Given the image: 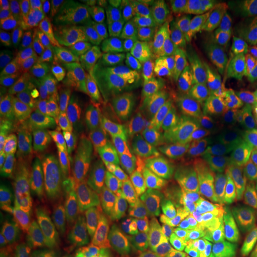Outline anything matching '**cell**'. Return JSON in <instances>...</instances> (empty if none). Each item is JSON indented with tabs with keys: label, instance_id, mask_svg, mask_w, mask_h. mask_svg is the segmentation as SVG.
I'll return each instance as SVG.
<instances>
[{
	"label": "cell",
	"instance_id": "cell-12",
	"mask_svg": "<svg viewBox=\"0 0 257 257\" xmlns=\"http://www.w3.org/2000/svg\"><path fill=\"white\" fill-rule=\"evenodd\" d=\"M200 68L210 80L212 87L219 96L221 105L237 113H246L256 100L244 85L239 75L223 60H212V63L200 64Z\"/></svg>",
	"mask_w": 257,
	"mask_h": 257
},
{
	"label": "cell",
	"instance_id": "cell-1",
	"mask_svg": "<svg viewBox=\"0 0 257 257\" xmlns=\"http://www.w3.org/2000/svg\"><path fill=\"white\" fill-rule=\"evenodd\" d=\"M225 43L213 11L184 2H166L136 43V56L146 64L214 60L226 51Z\"/></svg>",
	"mask_w": 257,
	"mask_h": 257
},
{
	"label": "cell",
	"instance_id": "cell-7",
	"mask_svg": "<svg viewBox=\"0 0 257 257\" xmlns=\"http://www.w3.org/2000/svg\"><path fill=\"white\" fill-rule=\"evenodd\" d=\"M216 220L230 257H257V244L238 199L220 182L216 191Z\"/></svg>",
	"mask_w": 257,
	"mask_h": 257
},
{
	"label": "cell",
	"instance_id": "cell-27",
	"mask_svg": "<svg viewBox=\"0 0 257 257\" xmlns=\"http://www.w3.org/2000/svg\"><path fill=\"white\" fill-rule=\"evenodd\" d=\"M48 8H49L57 50L55 60L51 64V67L55 68L56 64L60 62L64 54H66L67 47H68L73 32L75 30V9H74V2H72V0L48 2Z\"/></svg>",
	"mask_w": 257,
	"mask_h": 257
},
{
	"label": "cell",
	"instance_id": "cell-49",
	"mask_svg": "<svg viewBox=\"0 0 257 257\" xmlns=\"http://www.w3.org/2000/svg\"><path fill=\"white\" fill-rule=\"evenodd\" d=\"M252 121H253V125H255V127L257 128V104H256V106H255V108H253Z\"/></svg>",
	"mask_w": 257,
	"mask_h": 257
},
{
	"label": "cell",
	"instance_id": "cell-36",
	"mask_svg": "<svg viewBox=\"0 0 257 257\" xmlns=\"http://www.w3.org/2000/svg\"><path fill=\"white\" fill-rule=\"evenodd\" d=\"M76 25L98 24L106 27L105 2L101 0H75Z\"/></svg>",
	"mask_w": 257,
	"mask_h": 257
},
{
	"label": "cell",
	"instance_id": "cell-14",
	"mask_svg": "<svg viewBox=\"0 0 257 257\" xmlns=\"http://www.w3.org/2000/svg\"><path fill=\"white\" fill-rule=\"evenodd\" d=\"M127 179L144 204L156 201L166 189V175L147 155L135 149L127 167Z\"/></svg>",
	"mask_w": 257,
	"mask_h": 257
},
{
	"label": "cell",
	"instance_id": "cell-42",
	"mask_svg": "<svg viewBox=\"0 0 257 257\" xmlns=\"http://www.w3.org/2000/svg\"><path fill=\"white\" fill-rule=\"evenodd\" d=\"M78 238L79 242L87 249L88 246H92L93 244L99 243L98 229H96V226L91 220H85L80 225L78 229Z\"/></svg>",
	"mask_w": 257,
	"mask_h": 257
},
{
	"label": "cell",
	"instance_id": "cell-13",
	"mask_svg": "<svg viewBox=\"0 0 257 257\" xmlns=\"http://www.w3.org/2000/svg\"><path fill=\"white\" fill-rule=\"evenodd\" d=\"M231 117L229 110L220 104H198L172 118V123L193 142L202 140L216 133Z\"/></svg>",
	"mask_w": 257,
	"mask_h": 257
},
{
	"label": "cell",
	"instance_id": "cell-21",
	"mask_svg": "<svg viewBox=\"0 0 257 257\" xmlns=\"http://www.w3.org/2000/svg\"><path fill=\"white\" fill-rule=\"evenodd\" d=\"M219 25L226 40L243 57H257V19L239 14L230 17H220Z\"/></svg>",
	"mask_w": 257,
	"mask_h": 257
},
{
	"label": "cell",
	"instance_id": "cell-45",
	"mask_svg": "<svg viewBox=\"0 0 257 257\" xmlns=\"http://www.w3.org/2000/svg\"><path fill=\"white\" fill-rule=\"evenodd\" d=\"M119 250L114 249H104L96 245L95 248H92L91 257H118Z\"/></svg>",
	"mask_w": 257,
	"mask_h": 257
},
{
	"label": "cell",
	"instance_id": "cell-9",
	"mask_svg": "<svg viewBox=\"0 0 257 257\" xmlns=\"http://www.w3.org/2000/svg\"><path fill=\"white\" fill-rule=\"evenodd\" d=\"M95 72L117 89L133 117H155L140 96L133 63L123 44L114 42L98 61Z\"/></svg>",
	"mask_w": 257,
	"mask_h": 257
},
{
	"label": "cell",
	"instance_id": "cell-5",
	"mask_svg": "<svg viewBox=\"0 0 257 257\" xmlns=\"http://www.w3.org/2000/svg\"><path fill=\"white\" fill-rule=\"evenodd\" d=\"M135 149L159 160L199 156V143L185 136L172 121L156 117H133Z\"/></svg>",
	"mask_w": 257,
	"mask_h": 257
},
{
	"label": "cell",
	"instance_id": "cell-48",
	"mask_svg": "<svg viewBox=\"0 0 257 257\" xmlns=\"http://www.w3.org/2000/svg\"><path fill=\"white\" fill-rule=\"evenodd\" d=\"M249 152H250V154H251V155H252L253 159H255V160L257 161V136H256L255 142H253L251 148H250V149H249Z\"/></svg>",
	"mask_w": 257,
	"mask_h": 257
},
{
	"label": "cell",
	"instance_id": "cell-18",
	"mask_svg": "<svg viewBox=\"0 0 257 257\" xmlns=\"http://www.w3.org/2000/svg\"><path fill=\"white\" fill-rule=\"evenodd\" d=\"M54 185L50 181L42 182L31 187L15 188L2 191L0 208L3 217L9 219H25L34 213L42 201L48 197Z\"/></svg>",
	"mask_w": 257,
	"mask_h": 257
},
{
	"label": "cell",
	"instance_id": "cell-31",
	"mask_svg": "<svg viewBox=\"0 0 257 257\" xmlns=\"http://www.w3.org/2000/svg\"><path fill=\"white\" fill-rule=\"evenodd\" d=\"M81 118L89 135L93 138H98L99 141L107 133V130L113 123L112 118L104 110L100 101L96 98L94 91H93L89 73L86 76L85 85H83Z\"/></svg>",
	"mask_w": 257,
	"mask_h": 257
},
{
	"label": "cell",
	"instance_id": "cell-16",
	"mask_svg": "<svg viewBox=\"0 0 257 257\" xmlns=\"http://www.w3.org/2000/svg\"><path fill=\"white\" fill-rule=\"evenodd\" d=\"M89 136V133L83 124L81 112L74 117L60 123L53 124L42 135L37 149L48 162L57 154L63 152L73 144L80 142L83 138Z\"/></svg>",
	"mask_w": 257,
	"mask_h": 257
},
{
	"label": "cell",
	"instance_id": "cell-39",
	"mask_svg": "<svg viewBox=\"0 0 257 257\" xmlns=\"http://www.w3.org/2000/svg\"><path fill=\"white\" fill-rule=\"evenodd\" d=\"M106 8V28L112 35H117L126 27L125 21L127 18V12L125 5L121 2L110 0L105 2Z\"/></svg>",
	"mask_w": 257,
	"mask_h": 257
},
{
	"label": "cell",
	"instance_id": "cell-20",
	"mask_svg": "<svg viewBox=\"0 0 257 257\" xmlns=\"http://www.w3.org/2000/svg\"><path fill=\"white\" fill-rule=\"evenodd\" d=\"M0 66L5 74L22 76L50 66V59L41 47L29 40L18 47L0 50Z\"/></svg>",
	"mask_w": 257,
	"mask_h": 257
},
{
	"label": "cell",
	"instance_id": "cell-44",
	"mask_svg": "<svg viewBox=\"0 0 257 257\" xmlns=\"http://www.w3.org/2000/svg\"><path fill=\"white\" fill-rule=\"evenodd\" d=\"M118 257H146L140 249L136 248L134 244L125 243L123 248L118 252Z\"/></svg>",
	"mask_w": 257,
	"mask_h": 257
},
{
	"label": "cell",
	"instance_id": "cell-24",
	"mask_svg": "<svg viewBox=\"0 0 257 257\" xmlns=\"http://www.w3.org/2000/svg\"><path fill=\"white\" fill-rule=\"evenodd\" d=\"M32 134L23 125H8L0 135V170L3 178L31 152Z\"/></svg>",
	"mask_w": 257,
	"mask_h": 257
},
{
	"label": "cell",
	"instance_id": "cell-34",
	"mask_svg": "<svg viewBox=\"0 0 257 257\" xmlns=\"http://www.w3.org/2000/svg\"><path fill=\"white\" fill-rule=\"evenodd\" d=\"M0 101L14 115H27L31 108L29 88L23 82L4 74L0 79Z\"/></svg>",
	"mask_w": 257,
	"mask_h": 257
},
{
	"label": "cell",
	"instance_id": "cell-28",
	"mask_svg": "<svg viewBox=\"0 0 257 257\" xmlns=\"http://www.w3.org/2000/svg\"><path fill=\"white\" fill-rule=\"evenodd\" d=\"M83 101V86L79 76L69 75L59 82L54 98L51 120L60 123L81 112Z\"/></svg>",
	"mask_w": 257,
	"mask_h": 257
},
{
	"label": "cell",
	"instance_id": "cell-47",
	"mask_svg": "<svg viewBox=\"0 0 257 257\" xmlns=\"http://www.w3.org/2000/svg\"><path fill=\"white\" fill-rule=\"evenodd\" d=\"M32 257H57L51 253L50 251L44 248L41 243H38L37 240H34L32 243Z\"/></svg>",
	"mask_w": 257,
	"mask_h": 257
},
{
	"label": "cell",
	"instance_id": "cell-8",
	"mask_svg": "<svg viewBox=\"0 0 257 257\" xmlns=\"http://www.w3.org/2000/svg\"><path fill=\"white\" fill-rule=\"evenodd\" d=\"M113 43V35L106 27L98 24L76 25L66 54L54 69L57 75H69L95 67Z\"/></svg>",
	"mask_w": 257,
	"mask_h": 257
},
{
	"label": "cell",
	"instance_id": "cell-3",
	"mask_svg": "<svg viewBox=\"0 0 257 257\" xmlns=\"http://www.w3.org/2000/svg\"><path fill=\"white\" fill-rule=\"evenodd\" d=\"M140 96L152 113L173 118L198 104H220L200 64H147L135 70Z\"/></svg>",
	"mask_w": 257,
	"mask_h": 257
},
{
	"label": "cell",
	"instance_id": "cell-38",
	"mask_svg": "<svg viewBox=\"0 0 257 257\" xmlns=\"http://www.w3.org/2000/svg\"><path fill=\"white\" fill-rule=\"evenodd\" d=\"M32 243L34 239L21 233L10 239H3L0 257H32Z\"/></svg>",
	"mask_w": 257,
	"mask_h": 257
},
{
	"label": "cell",
	"instance_id": "cell-25",
	"mask_svg": "<svg viewBox=\"0 0 257 257\" xmlns=\"http://www.w3.org/2000/svg\"><path fill=\"white\" fill-rule=\"evenodd\" d=\"M178 236V220L166 214L154 217L148 225L146 257H173Z\"/></svg>",
	"mask_w": 257,
	"mask_h": 257
},
{
	"label": "cell",
	"instance_id": "cell-19",
	"mask_svg": "<svg viewBox=\"0 0 257 257\" xmlns=\"http://www.w3.org/2000/svg\"><path fill=\"white\" fill-rule=\"evenodd\" d=\"M96 141L91 135L73 144L49 162V178L53 185L67 182L75 176L79 169L94 155Z\"/></svg>",
	"mask_w": 257,
	"mask_h": 257
},
{
	"label": "cell",
	"instance_id": "cell-23",
	"mask_svg": "<svg viewBox=\"0 0 257 257\" xmlns=\"http://www.w3.org/2000/svg\"><path fill=\"white\" fill-rule=\"evenodd\" d=\"M49 162L42 156L37 147L21 160L2 180V191L31 187L49 181Z\"/></svg>",
	"mask_w": 257,
	"mask_h": 257
},
{
	"label": "cell",
	"instance_id": "cell-15",
	"mask_svg": "<svg viewBox=\"0 0 257 257\" xmlns=\"http://www.w3.org/2000/svg\"><path fill=\"white\" fill-rule=\"evenodd\" d=\"M229 188L238 199L257 244V161L250 152L237 166Z\"/></svg>",
	"mask_w": 257,
	"mask_h": 257
},
{
	"label": "cell",
	"instance_id": "cell-11",
	"mask_svg": "<svg viewBox=\"0 0 257 257\" xmlns=\"http://www.w3.org/2000/svg\"><path fill=\"white\" fill-rule=\"evenodd\" d=\"M124 169L114 157L92 156L74 176L79 191L93 197L106 198L121 186Z\"/></svg>",
	"mask_w": 257,
	"mask_h": 257
},
{
	"label": "cell",
	"instance_id": "cell-32",
	"mask_svg": "<svg viewBox=\"0 0 257 257\" xmlns=\"http://www.w3.org/2000/svg\"><path fill=\"white\" fill-rule=\"evenodd\" d=\"M162 3L157 0H130L127 2V21L125 38L128 44L141 40Z\"/></svg>",
	"mask_w": 257,
	"mask_h": 257
},
{
	"label": "cell",
	"instance_id": "cell-40",
	"mask_svg": "<svg viewBox=\"0 0 257 257\" xmlns=\"http://www.w3.org/2000/svg\"><path fill=\"white\" fill-rule=\"evenodd\" d=\"M0 22L2 25L25 24V5L18 0L0 2Z\"/></svg>",
	"mask_w": 257,
	"mask_h": 257
},
{
	"label": "cell",
	"instance_id": "cell-6",
	"mask_svg": "<svg viewBox=\"0 0 257 257\" xmlns=\"http://www.w3.org/2000/svg\"><path fill=\"white\" fill-rule=\"evenodd\" d=\"M82 211L85 208L75 184L70 181L56 184L34 213L22 221L19 233L29 238H38L62 226Z\"/></svg>",
	"mask_w": 257,
	"mask_h": 257
},
{
	"label": "cell",
	"instance_id": "cell-22",
	"mask_svg": "<svg viewBox=\"0 0 257 257\" xmlns=\"http://www.w3.org/2000/svg\"><path fill=\"white\" fill-rule=\"evenodd\" d=\"M24 5L25 25L30 34V38L48 54L51 66L56 57L57 50L48 3L29 0L24 3Z\"/></svg>",
	"mask_w": 257,
	"mask_h": 257
},
{
	"label": "cell",
	"instance_id": "cell-35",
	"mask_svg": "<svg viewBox=\"0 0 257 257\" xmlns=\"http://www.w3.org/2000/svg\"><path fill=\"white\" fill-rule=\"evenodd\" d=\"M216 59L223 60L238 74L244 85L257 101V57H243L226 50Z\"/></svg>",
	"mask_w": 257,
	"mask_h": 257
},
{
	"label": "cell",
	"instance_id": "cell-17",
	"mask_svg": "<svg viewBox=\"0 0 257 257\" xmlns=\"http://www.w3.org/2000/svg\"><path fill=\"white\" fill-rule=\"evenodd\" d=\"M87 220V212L82 211L62 226L38 237V243L57 257H91L92 249L79 242L78 229Z\"/></svg>",
	"mask_w": 257,
	"mask_h": 257
},
{
	"label": "cell",
	"instance_id": "cell-33",
	"mask_svg": "<svg viewBox=\"0 0 257 257\" xmlns=\"http://www.w3.org/2000/svg\"><path fill=\"white\" fill-rule=\"evenodd\" d=\"M89 76H91L92 88L95 93L96 98L100 101L104 110L112 118V120L131 119L133 115L128 112L124 99L121 98L117 89L107 80L101 78L95 70L89 73Z\"/></svg>",
	"mask_w": 257,
	"mask_h": 257
},
{
	"label": "cell",
	"instance_id": "cell-41",
	"mask_svg": "<svg viewBox=\"0 0 257 257\" xmlns=\"http://www.w3.org/2000/svg\"><path fill=\"white\" fill-rule=\"evenodd\" d=\"M242 3L238 0H216V2H204V4L213 9L214 14L220 17H230V16L239 15Z\"/></svg>",
	"mask_w": 257,
	"mask_h": 257
},
{
	"label": "cell",
	"instance_id": "cell-10",
	"mask_svg": "<svg viewBox=\"0 0 257 257\" xmlns=\"http://www.w3.org/2000/svg\"><path fill=\"white\" fill-rule=\"evenodd\" d=\"M108 200L117 218L124 242L134 244L146 256L147 231L144 227L142 199L130 187L121 185L108 195Z\"/></svg>",
	"mask_w": 257,
	"mask_h": 257
},
{
	"label": "cell",
	"instance_id": "cell-4",
	"mask_svg": "<svg viewBox=\"0 0 257 257\" xmlns=\"http://www.w3.org/2000/svg\"><path fill=\"white\" fill-rule=\"evenodd\" d=\"M256 136L249 118L234 113L216 133L199 143V156L208 172L229 188L244 152L251 148Z\"/></svg>",
	"mask_w": 257,
	"mask_h": 257
},
{
	"label": "cell",
	"instance_id": "cell-43",
	"mask_svg": "<svg viewBox=\"0 0 257 257\" xmlns=\"http://www.w3.org/2000/svg\"><path fill=\"white\" fill-rule=\"evenodd\" d=\"M173 257H197V253H195L191 244L187 242V239L181 238L176 245Z\"/></svg>",
	"mask_w": 257,
	"mask_h": 257
},
{
	"label": "cell",
	"instance_id": "cell-30",
	"mask_svg": "<svg viewBox=\"0 0 257 257\" xmlns=\"http://www.w3.org/2000/svg\"><path fill=\"white\" fill-rule=\"evenodd\" d=\"M59 82L57 73L51 66H46L32 75L29 83L31 111L37 118H42L55 98Z\"/></svg>",
	"mask_w": 257,
	"mask_h": 257
},
{
	"label": "cell",
	"instance_id": "cell-2",
	"mask_svg": "<svg viewBox=\"0 0 257 257\" xmlns=\"http://www.w3.org/2000/svg\"><path fill=\"white\" fill-rule=\"evenodd\" d=\"M167 176L166 192L160 202L166 216L182 219L197 229L219 237L216 220L217 184L199 156L159 160Z\"/></svg>",
	"mask_w": 257,
	"mask_h": 257
},
{
	"label": "cell",
	"instance_id": "cell-46",
	"mask_svg": "<svg viewBox=\"0 0 257 257\" xmlns=\"http://www.w3.org/2000/svg\"><path fill=\"white\" fill-rule=\"evenodd\" d=\"M242 10L244 15L257 19V0H248V2H243Z\"/></svg>",
	"mask_w": 257,
	"mask_h": 257
},
{
	"label": "cell",
	"instance_id": "cell-29",
	"mask_svg": "<svg viewBox=\"0 0 257 257\" xmlns=\"http://www.w3.org/2000/svg\"><path fill=\"white\" fill-rule=\"evenodd\" d=\"M135 133L133 118L114 120L100 141L96 142L94 155L99 157H113L126 155L134 149Z\"/></svg>",
	"mask_w": 257,
	"mask_h": 257
},
{
	"label": "cell",
	"instance_id": "cell-37",
	"mask_svg": "<svg viewBox=\"0 0 257 257\" xmlns=\"http://www.w3.org/2000/svg\"><path fill=\"white\" fill-rule=\"evenodd\" d=\"M29 40L30 34L25 24L0 25V50L18 47Z\"/></svg>",
	"mask_w": 257,
	"mask_h": 257
},
{
	"label": "cell",
	"instance_id": "cell-26",
	"mask_svg": "<svg viewBox=\"0 0 257 257\" xmlns=\"http://www.w3.org/2000/svg\"><path fill=\"white\" fill-rule=\"evenodd\" d=\"M86 206L92 212L95 219V226L99 232L98 246L104 249L120 250L125 244L121 237L119 225L108 200V197L88 199Z\"/></svg>",
	"mask_w": 257,
	"mask_h": 257
}]
</instances>
